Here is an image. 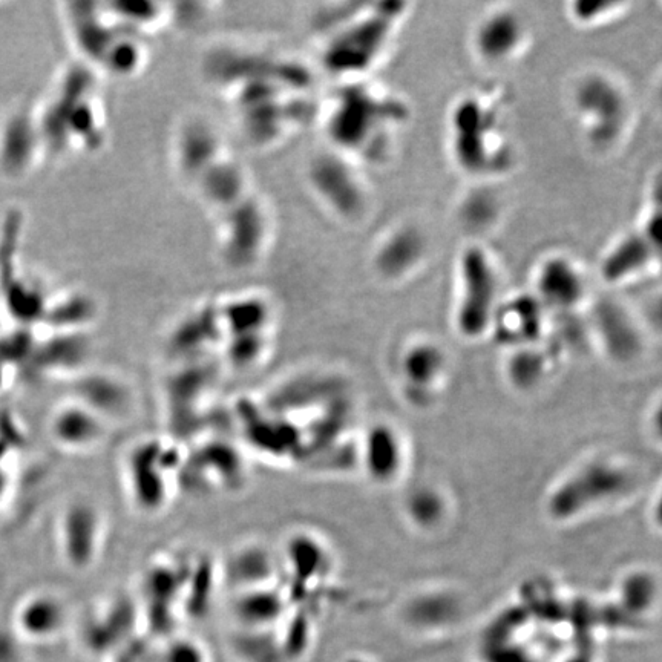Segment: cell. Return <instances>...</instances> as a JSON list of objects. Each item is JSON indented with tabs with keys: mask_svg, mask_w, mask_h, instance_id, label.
<instances>
[{
	"mask_svg": "<svg viewBox=\"0 0 662 662\" xmlns=\"http://www.w3.org/2000/svg\"><path fill=\"white\" fill-rule=\"evenodd\" d=\"M408 109L402 100L364 79L342 82L328 100L325 132L330 149L351 160H381L390 145L391 135L407 120Z\"/></svg>",
	"mask_w": 662,
	"mask_h": 662,
	"instance_id": "6da1fadb",
	"label": "cell"
},
{
	"mask_svg": "<svg viewBox=\"0 0 662 662\" xmlns=\"http://www.w3.org/2000/svg\"><path fill=\"white\" fill-rule=\"evenodd\" d=\"M99 74L82 62L66 68L37 122L46 152L74 154L96 151L106 137V112Z\"/></svg>",
	"mask_w": 662,
	"mask_h": 662,
	"instance_id": "7a4b0ae2",
	"label": "cell"
},
{
	"mask_svg": "<svg viewBox=\"0 0 662 662\" xmlns=\"http://www.w3.org/2000/svg\"><path fill=\"white\" fill-rule=\"evenodd\" d=\"M62 13L79 62L100 77L126 79L145 69L149 59L145 37L123 27L106 4H66Z\"/></svg>",
	"mask_w": 662,
	"mask_h": 662,
	"instance_id": "3957f363",
	"label": "cell"
},
{
	"mask_svg": "<svg viewBox=\"0 0 662 662\" xmlns=\"http://www.w3.org/2000/svg\"><path fill=\"white\" fill-rule=\"evenodd\" d=\"M449 140L454 161L471 177H497L514 163L502 112L479 94L463 97L454 105L449 115Z\"/></svg>",
	"mask_w": 662,
	"mask_h": 662,
	"instance_id": "277c9868",
	"label": "cell"
},
{
	"mask_svg": "<svg viewBox=\"0 0 662 662\" xmlns=\"http://www.w3.org/2000/svg\"><path fill=\"white\" fill-rule=\"evenodd\" d=\"M407 13L405 2H381L359 11L325 42V69L342 82L364 79L384 56Z\"/></svg>",
	"mask_w": 662,
	"mask_h": 662,
	"instance_id": "5b68a950",
	"label": "cell"
},
{
	"mask_svg": "<svg viewBox=\"0 0 662 662\" xmlns=\"http://www.w3.org/2000/svg\"><path fill=\"white\" fill-rule=\"evenodd\" d=\"M217 217L218 253L224 264L232 269H249L266 258L275 221L266 198L252 192Z\"/></svg>",
	"mask_w": 662,
	"mask_h": 662,
	"instance_id": "8992f818",
	"label": "cell"
},
{
	"mask_svg": "<svg viewBox=\"0 0 662 662\" xmlns=\"http://www.w3.org/2000/svg\"><path fill=\"white\" fill-rule=\"evenodd\" d=\"M575 112L592 145L612 148L626 134L632 117L626 89L609 74L589 73L574 88Z\"/></svg>",
	"mask_w": 662,
	"mask_h": 662,
	"instance_id": "52a82bcc",
	"label": "cell"
},
{
	"mask_svg": "<svg viewBox=\"0 0 662 662\" xmlns=\"http://www.w3.org/2000/svg\"><path fill=\"white\" fill-rule=\"evenodd\" d=\"M457 282V327L469 338L483 335L499 307L500 282L497 266L485 247L471 244L460 252Z\"/></svg>",
	"mask_w": 662,
	"mask_h": 662,
	"instance_id": "ba28073f",
	"label": "cell"
},
{
	"mask_svg": "<svg viewBox=\"0 0 662 662\" xmlns=\"http://www.w3.org/2000/svg\"><path fill=\"white\" fill-rule=\"evenodd\" d=\"M307 184L318 203L339 220L356 221L367 212L368 189L356 161L333 149L312 158Z\"/></svg>",
	"mask_w": 662,
	"mask_h": 662,
	"instance_id": "9c48e42d",
	"label": "cell"
},
{
	"mask_svg": "<svg viewBox=\"0 0 662 662\" xmlns=\"http://www.w3.org/2000/svg\"><path fill=\"white\" fill-rule=\"evenodd\" d=\"M661 256V215L653 207L640 226L627 232L610 247L600 266L604 281L623 284L643 275L659 263Z\"/></svg>",
	"mask_w": 662,
	"mask_h": 662,
	"instance_id": "30bf717a",
	"label": "cell"
},
{
	"mask_svg": "<svg viewBox=\"0 0 662 662\" xmlns=\"http://www.w3.org/2000/svg\"><path fill=\"white\" fill-rule=\"evenodd\" d=\"M172 146L175 171L189 186L215 161L227 154L218 129L200 115L184 118L175 131Z\"/></svg>",
	"mask_w": 662,
	"mask_h": 662,
	"instance_id": "8fae6325",
	"label": "cell"
},
{
	"mask_svg": "<svg viewBox=\"0 0 662 662\" xmlns=\"http://www.w3.org/2000/svg\"><path fill=\"white\" fill-rule=\"evenodd\" d=\"M528 42V25L518 11L499 8L486 14L474 34L472 46L483 62L503 65L512 62Z\"/></svg>",
	"mask_w": 662,
	"mask_h": 662,
	"instance_id": "7c38bea8",
	"label": "cell"
},
{
	"mask_svg": "<svg viewBox=\"0 0 662 662\" xmlns=\"http://www.w3.org/2000/svg\"><path fill=\"white\" fill-rule=\"evenodd\" d=\"M535 298L543 307L575 309L586 298L587 284L575 259L551 255L538 264L534 275Z\"/></svg>",
	"mask_w": 662,
	"mask_h": 662,
	"instance_id": "4fadbf2b",
	"label": "cell"
},
{
	"mask_svg": "<svg viewBox=\"0 0 662 662\" xmlns=\"http://www.w3.org/2000/svg\"><path fill=\"white\" fill-rule=\"evenodd\" d=\"M36 111L11 115L0 129V168L10 175H23L45 154Z\"/></svg>",
	"mask_w": 662,
	"mask_h": 662,
	"instance_id": "5bb4252c",
	"label": "cell"
},
{
	"mask_svg": "<svg viewBox=\"0 0 662 662\" xmlns=\"http://www.w3.org/2000/svg\"><path fill=\"white\" fill-rule=\"evenodd\" d=\"M425 256V236L414 226L397 227L374 250V269L385 281H404L417 272Z\"/></svg>",
	"mask_w": 662,
	"mask_h": 662,
	"instance_id": "9a60e30c",
	"label": "cell"
},
{
	"mask_svg": "<svg viewBox=\"0 0 662 662\" xmlns=\"http://www.w3.org/2000/svg\"><path fill=\"white\" fill-rule=\"evenodd\" d=\"M50 431L56 443L66 449L82 451L96 446L105 436L102 416L82 402L60 407L54 413Z\"/></svg>",
	"mask_w": 662,
	"mask_h": 662,
	"instance_id": "2e32d148",
	"label": "cell"
},
{
	"mask_svg": "<svg viewBox=\"0 0 662 662\" xmlns=\"http://www.w3.org/2000/svg\"><path fill=\"white\" fill-rule=\"evenodd\" d=\"M100 518L86 505H74L65 512L62 523L63 554L71 566L88 567L96 555L100 538Z\"/></svg>",
	"mask_w": 662,
	"mask_h": 662,
	"instance_id": "e0dca14e",
	"label": "cell"
},
{
	"mask_svg": "<svg viewBox=\"0 0 662 662\" xmlns=\"http://www.w3.org/2000/svg\"><path fill=\"white\" fill-rule=\"evenodd\" d=\"M68 610L53 594H34L20 604L16 627L28 640H51L65 629Z\"/></svg>",
	"mask_w": 662,
	"mask_h": 662,
	"instance_id": "ac0fdd59",
	"label": "cell"
},
{
	"mask_svg": "<svg viewBox=\"0 0 662 662\" xmlns=\"http://www.w3.org/2000/svg\"><path fill=\"white\" fill-rule=\"evenodd\" d=\"M236 621L250 630H264L284 615V600L270 587L243 590L232 609Z\"/></svg>",
	"mask_w": 662,
	"mask_h": 662,
	"instance_id": "d6986e66",
	"label": "cell"
},
{
	"mask_svg": "<svg viewBox=\"0 0 662 662\" xmlns=\"http://www.w3.org/2000/svg\"><path fill=\"white\" fill-rule=\"evenodd\" d=\"M154 662H212L209 650L191 636H172L158 650Z\"/></svg>",
	"mask_w": 662,
	"mask_h": 662,
	"instance_id": "ffe728a7",
	"label": "cell"
},
{
	"mask_svg": "<svg viewBox=\"0 0 662 662\" xmlns=\"http://www.w3.org/2000/svg\"><path fill=\"white\" fill-rule=\"evenodd\" d=\"M620 7H623V5L617 4V2H606V0L578 2V4H574L571 14L575 22L580 23V25H592V23H600L609 19L615 13V10Z\"/></svg>",
	"mask_w": 662,
	"mask_h": 662,
	"instance_id": "44dd1931",
	"label": "cell"
},
{
	"mask_svg": "<svg viewBox=\"0 0 662 662\" xmlns=\"http://www.w3.org/2000/svg\"><path fill=\"white\" fill-rule=\"evenodd\" d=\"M115 662H138V661L137 659L129 658V656H125V658H118L117 661Z\"/></svg>",
	"mask_w": 662,
	"mask_h": 662,
	"instance_id": "7402d4cb",
	"label": "cell"
}]
</instances>
